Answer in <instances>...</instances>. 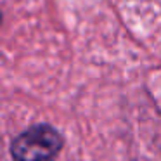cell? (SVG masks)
<instances>
[{
	"mask_svg": "<svg viewBox=\"0 0 161 161\" xmlns=\"http://www.w3.org/2000/svg\"><path fill=\"white\" fill-rule=\"evenodd\" d=\"M63 144L64 139L56 126L38 123L14 137L11 156L14 161H56Z\"/></svg>",
	"mask_w": 161,
	"mask_h": 161,
	"instance_id": "1",
	"label": "cell"
}]
</instances>
